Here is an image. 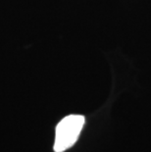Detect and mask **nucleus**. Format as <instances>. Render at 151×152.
Returning a JSON list of instances; mask_svg holds the SVG:
<instances>
[{
  "mask_svg": "<svg viewBox=\"0 0 151 152\" xmlns=\"http://www.w3.org/2000/svg\"><path fill=\"white\" fill-rule=\"evenodd\" d=\"M85 121L82 115H69L61 120L55 130L54 151L64 152L72 147L81 134Z\"/></svg>",
  "mask_w": 151,
  "mask_h": 152,
  "instance_id": "1",
  "label": "nucleus"
}]
</instances>
